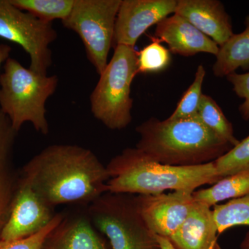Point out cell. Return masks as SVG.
I'll return each instance as SVG.
<instances>
[{"label": "cell", "instance_id": "cell-28", "mask_svg": "<svg viewBox=\"0 0 249 249\" xmlns=\"http://www.w3.org/2000/svg\"><path fill=\"white\" fill-rule=\"evenodd\" d=\"M156 237L160 249H178L172 244L169 239L158 235H156Z\"/></svg>", "mask_w": 249, "mask_h": 249}, {"label": "cell", "instance_id": "cell-18", "mask_svg": "<svg viewBox=\"0 0 249 249\" xmlns=\"http://www.w3.org/2000/svg\"><path fill=\"white\" fill-rule=\"evenodd\" d=\"M249 195V172H243L221 178L213 186L194 191L195 200L211 208L227 199H237Z\"/></svg>", "mask_w": 249, "mask_h": 249}, {"label": "cell", "instance_id": "cell-13", "mask_svg": "<svg viewBox=\"0 0 249 249\" xmlns=\"http://www.w3.org/2000/svg\"><path fill=\"white\" fill-rule=\"evenodd\" d=\"M155 37L164 42L173 53L193 56L199 53L217 55L219 47L185 18L174 14L157 24Z\"/></svg>", "mask_w": 249, "mask_h": 249}, {"label": "cell", "instance_id": "cell-3", "mask_svg": "<svg viewBox=\"0 0 249 249\" xmlns=\"http://www.w3.org/2000/svg\"><path fill=\"white\" fill-rule=\"evenodd\" d=\"M136 131L140 135L137 148L159 163L174 166L211 163L232 147L196 116L163 121L150 118L137 126Z\"/></svg>", "mask_w": 249, "mask_h": 249}, {"label": "cell", "instance_id": "cell-27", "mask_svg": "<svg viewBox=\"0 0 249 249\" xmlns=\"http://www.w3.org/2000/svg\"><path fill=\"white\" fill-rule=\"evenodd\" d=\"M11 47L9 45L1 44L0 45V69H1V65L5 63L6 60L10 58V54H11Z\"/></svg>", "mask_w": 249, "mask_h": 249}, {"label": "cell", "instance_id": "cell-21", "mask_svg": "<svg viewBox=\"0 0 249 249\" xmlns=\"http://www.w3.org/2000/svg\"><path fill=\"white\" fill-rule=\"evenodd\" d=\"M213 214L218 235L237 226L249 227V195L214 205Z\"/></svg>", "mask_w": 249, "mask_h": 249}, {"label": "cell", "instance_id": "cell-29", "mask_svg": "<svg viewBox=\"0 0 249 249\" xmlns=\"http://www.w3.org/2000/svg\"><path fill=\"white\" fill-rule=\"evenodd\" d=\"M241 249H249V232L246 235L245 239L240 245Z\"/></svg>", "mask_w": 249, "mask_h": 249}, {"label": "cell", "instance_id": "cell-15", "mask_svg": "<svg viewBox=\"0 0 249 249\" xmlns=\"http://www.w3.org/2000/svg\"><path fill=\"white\" fill-rule=\"evenodd\" d=\"M18 132L0 110V233L9 217L19 175L15 170L14 150Z\"/></svg>", "mask_w": 249, "mask_h": 249}, {"label": "cell", "instance_id": "cell-7", "mask_svg": "<svg viewBox=\"0 0 249 249\" xmlns=\"http://www.w3.org/2000/svg\"><path fill=\"white\" fill-rule=\"evenodd\" d=\"M122 0H74L71 13L62 20L64 27L76 33L87 57L101 75L114 45L116 17Z\"/></svg>", "mask_w": 249, "mask_h": 249}, {"label": "cell", "instance_id": "cell-12", "mask_svg": "<svg viewBox=\"0 0 249 249\" xmlns=\"http://www.w3.org/2000/svg\"><path fill=\"white\" fill-rule=\"evenodd\" d=\"M175 14L185 18L219 47L234 34L231 19L218 0H178Z\"/></svg>", "mask_w": 249, "mask_h": 249}, {"label": "cell", "instance_id": "cell-19", "mask_svg": "<svg viewBox=\"0 0 249 249\" xmlns=\"http://www.w3.org/2000/svg\"><path fill=\"white\" fill-rule=\"evenodd\" d=\"M196 117L216 135L235 146L240 141L234 134L233 127L222 109L211 96L203 94Z\"/></svg>", "mask_w": 249, "mask_h": 249}, {"label": "cell", "instance_id": "cell-11", "mask_svg": "<svg viewBox=\"0 0 249 249\" xmlns=\"http://www.w3.org/2000/svg\"><path fill=\"white\" fill-rule=\"evenodd\" d=\"M177 0H122L116 17L114 45L135 47L141 36L170 14Z\"/></svg>", "mask_w": 249, "mask_h": 249}, {"label": "cell", "instance_id": "cell-9", "mask_svg": "<svg viewBox=\"0 0 249 249\" xmlns=\"http://www.w3.org/2000/svg\"><path fill=\"white\" fill-rule=\"evenodd\" d=\"M193 193L175 191L150 196L137 195L139 211L148 229L156 235L171 238L196 203Z\"/></svg>", "mask_w": 249, "mask_h": 249}, {"label": "cell", "instance_id": "cell-10", "mask_svg": "<svg viewBox=\"0 0 249 249\" xmlns=\"http://www.w3.org/2000/svg\"><path fill=\"white\" fill-rule=\"evenodd\" d=\"M53 208L19 178L9 217L0 233V241L19 240L37 233L53 219Z\"/></svg>", "mask_w": 249, "mask_h": 249}, {"label": "cell", "instance_id": "cell-23", "mask_svg": "<svg viewBox=\"0 0 249 249\" xmlns=\"http://www.w3.org/2000/svg\"><path fill=\"white\" fill-rule=\"evenodd\" d=\"M214 163L217 175L222 178L249 172V135L214 160Z\"/></svg>", "mask_w": 249, "mask_h": 249}, {"label": "cell", "instance_id": "cell-16", "mask_svg": "<svg viewBox=\"0 0 249 249\" xmlns=\"http://www.w3.org/2000/svg\"><path fill=\"white\" fill-rule=\"evenodd\" d=\"M42 249H107L87 214L63 220L49 234Z\"/></svg>", "mask_w": 249, "mask_h": 249}, {"label": "cell", "instance_id": "cell-17", "mask_svg": "<svg viewBox=\"0 0 249 249\" xmlns=\"http://www.w3.org/2000/svg\"><path fill=\"white\" fill-rule=\"evenodd\" d=\"M245 31L233 34L219 47L213 71L214 76L227 77L239 68L249 70V15L245 19Z\"/></svg>", "mask_w": 249, "mask_h": 249}, {"label": "cell", "instance_id": "cell-2", "mask_svg": "<svg viewBox=\"0 0 249 249\" xmlns=\"http://www.w3.org/2000/svg\"><path fill=\"white\" fill-rule=\"evenodd\" d=\"M107 192L124 194H160L166 191L194 192L222 178L213 162L193 166H174L152 160L137 147L124 149L107 166Z\"/></svg>", "mask_w": 249, "mask_h": 249}, {"label": "cell", "instance_id": "cell-14", "mask_svg": "<svg viewBox=\"0 0 249 249\" xmlns=\"http://www.w3.org/2000/svg\"><path fill=\"white\" fill-rule=\"evenodd\" d=\"M213 210L196 201L182 225L169 239L178 249H222Z\"/></svg>", "mask_w": 249, "mask_h": 249}, {"label": "cell", "instance_id": "cell-5", "mask_svg": "<svg viewBox=\"0 0 249 249\" xmlns=\"http://www.w3.org/2000/svg\"><path fill=\"white\" fill-rule=\"evenodd\" d=\"M138 73L134 47L115 46L112 58L90 96L93 116L107 128L121 130L132 121L131 85Z\"/></svg>", "mask_w": 249, "mask_h": 249}, {"label": "cell", "instance_id": "cell-20", "mask_svg": "<svg viewBox=\"0 0 249 249\" xmlns=\"http://www.w3.org/2000/svg\"><path fill=\"white\" fill-rule=\"evenodd\" d=\"M11 4L44 22L63 20L71 13L74 0H10Z\"/></svg>", "mask_w": 249, "mask_h": 249}, {"label": "cell", "instance_id": "cell-1", "mask_svg": "<svg viewBox=\"0 0 249 249\" xmlns=\"http://www.w3.org/2000/svg\"><path fill=\"white\" fill-rule=\"evenodd\" d=\"M19 179L51 206L89 205L107 193V167L80 145H49L22 167Z\"/></svg>", "mask_w": 249, "mask_h": 249}, {"label": "cell", "instance_id": "cell-26", "mask_svg": "<svg viewBox=\"0 0 249 249\" xmlns=\"http://www.w3.org/2000/svg\"><path fill=\"white\" fill-rule=\"evenodd\" d=\"M228 81L231 83L232 89L239 98L244 99V103L239 107L244 120H249V72L248 73H231L227 76Z\"/></svg>", "mask_w": 249, "mask_h": 249}, {"label": "cell", "instance_id": "cell-25", "mask_svg": "<svg viewBox=\"0 0 249 249\" xmlns=\"http://www.w3.org/2000/svg\"><path fill=\"white\" fill-rule=\"evenodd\" d=\"M65 214H55L48 225L40 231L24 238L11 241H0V249H42L49 234L63 220Z\"/></svg>", "mask_w": 249, "mask_h": 249}, {"label": "cell", "instance_id": "cell-8", "mask_svg": "<svg viewBox=\"0 0 249 249\" xmlns=\"http://www.w3.org/2000/svg\"><path fill=\"white\" fill-rule=\"evenodd\" d=\"M57 37L52 22L18 9L10 0H0V37L18 44L29 54L33 71L47 75L52 64L49 47Z\"/></svg>", "mask_w": 249, "mask_h": 249}, {"label": "cell", "instance_id": "cell-6", "mask_svg": "<svg viewBox=\"0 0 249 249\" xmlns=\"http://www.w3.org/2000/svg\"><path fill=\"white\" fill-rule=\"evenodd\" d=\"M86 214L111 249H160L141 214L137 195L107 192L88 205Z\"/></svg>", "mask_w": 249, "mask_h": 249}, {"label": "cell", "instance_id": "cell-22", "mask_svg": "<svg viewBox=\"0 0 249 249\" xmlns=\"http://www.w3.org/2000/svg\"><path fill=\"white\" fill-rule=\"evenodd\" d=\"M206 71L204 65H199L196 69V76L193 83L183 93L176 109L168 119L173 120L191 119L196 117L200 106L202 86Z\"/></svg>", "mask_w": 249, "mask_h": 249}, {"label": "cell", "instance_id": "cell-4", "mask_svg": "<svg viewBox=\"0 0 249 249\" xmlns=\"http://www.w3.org/2000/svg\"><path fill=\"white\" fill-rule=\"evenodd\" d=\"M56 75L39 74L10 58L0 74V110L9 118L18 132L25 123H30L36 132H49L46 103L56 91Z\"/></svg>", "mask_w": 249, "mask_h": 249}, {"label": "cell", "instance_id": "cell-24", "mask_svg": "<svg viewBox=\"0 0 249 249\" xmlns=\"http://www.w3.org/2000/svg\"><path fill=\"white\" fill-rule=\"evenodd\" d=\"M151 43L137 52L138 73H157L163 71L171 62L169 49L161 45L155 37H150Z\"/></svg>", "mask_w": 249, "mask_h": 249}]
</instances>
